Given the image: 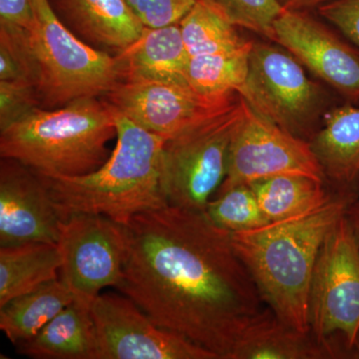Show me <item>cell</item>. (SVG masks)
<instances>
[{
    "instance_id": "6da1fadb",
    "label": "cell",
    "mask_w": 359,
    "mask_h": 359,
    "mask_svg": "<svg viewBox=\"0 0 359 359\" xmlns=\"http://www.w3.org/2000/svg\"><path fill=\"white\" fill-rule=\"evenodd\" d=\"M124 226L127 252L117 289L156 325L230 359L245 327L263 311L231 231L205 212L170 205Z\"/></svg>"
},
{
    "instance_id": "7a4b0ae2",
    "label": "cell",
    "mask_w": 359,
    "mask_h": 359,
    "mask_svg": "<svg viewBox=\"0 0 359 359\" xmlns=\"http://www.w3.org/2000/svg\"><path fill=\"white\" fill-rule=\"evenodd\" d=\"M355 196L353 189H341L309 214L231 233L233 249L263 302L302 334H311L309 299L321 247Z\"/></svg>"
},
{
    "instance_id": "3957f363",
    "label": "cell",
    "mask_w": 359,
    "mask_h": 359,
    "mask_svg": "<svg viewBox=\"0 0 359 359\" xmlns=\"http://www.w3.org/2000/svg\"><path fill=\"white\" fill-rule=\"evenodd\" d=\"M114 112L117 144L102 166L83 176L39 174L61 221L100 215L126 226L138 215L168 205L162 176L166 139Z\"/></svg>"
},
{
    "instance_id": "277c9868",
    "label": "cell",
    "mask_w": 359,
    "mask_h": 359,
    "mask_svg": "<svg viewBox=\"0 0 359 359\" xmlns=\"http://www.w3.org/2000/svg\"><path fill=\"white\" fill-rule=\"evenodd\" d=\"M116 135L113 108L88 97L56 109L37 108L1 130L0 156L43 176H83L108 160L107 144Z\"/></svg>"
},
{
    "instance_id": "5b68a950",
    "label": "cell",
    "mask_w": 359,
    "mask_h": 359,
    "mask_svg": "<svg viewBox=\"0 0 359 359\" xmlns=\"http://www.w3.org/2000/svg\"><path fill=\"white\" fill-rule=\"evenodd\" d=\"M30 34L35 88L44 109L88 97L102 98L120 82L115 56L80 39L62 22L49 0H33Z\"/></svg>"
},
{
    "instance_id": "8992f818",
    "label": "cell",
    "mask_w": 359,
    "mask_h": 359,
    "mask_svg": "<svg viewBox=\"0 0 359 359\" xmlns=\"http://www.w3.org/2000/svg\"><path fill=\"white\" fill-rule=\"evenodd\" d=\"M245 101L189 127L163 147V190L168 205L205 212L228 172L231 140L242 122Z\"/></svg>"
},
{
    "instance_id": "52a82bcc",
    "label": "cell",
    "mask_w": 359,
    "mask_h": 359,
    "mask_svg": "<svg viewBox=\"0 0 359 359\" xmlns=\"http://www.w3.org/2000/svg\"><path fill=\"white\" fill-rule=\"evenodd\" d=\"M276 42L254 41L249 72L238 95L252 109L302 140L311 141L328 111L320 84L302 65Z\"/></svg>"
},
{
    "instance_id": "ba28073f",
    "label": "cell",
    "mask_w": 359,
    "mask_h": 359,
    "mask_svg": "<svg viewBox=\"0 0 359 359\" xmlns=\"http://www.w3.org/2000/svg\"><path fill=\"white\" fill-rule=\"evenodd\" d=\"M313 339L334 351L332 335L340 334L347 351L359 340V245L346 215L327 233L321 247L309 299ZM335 353V351H334Z\"/></svg>"
},
{
    "instance_id": "9c48e42d",
    "label": "cell",
    "mask_w": 359,
    "mask_h": 359,
    "mask_svg": "<svg viewBox=\"0 0 359 359\" xmlns=\"http://www.w3.org/2000/svg\"><path fill=\"white\" fill-rule=\"evenodd\" d=\"M59 280L74 301L91 308L106 287L121 283L127 252L125 226L100 215H75L60 222Z\"/></svg>"
},
{
    "instance_id": "30bf717a",
    "label": "cell",
    "mask_w": 359,
    "mask_h": 359,
    "mask_svg": "<svg viewBox=\"0 0 359 359\" xmlns=\"http://www.w3.org/2000/svg\"><path fill=\"white\" fill-rule=\"evenodd\" d=\"M97 359H219L159 327L129 297L100 294L92 302Z\"/></svg>"
},
{
    "instance_id": "8fae6325",
    "label": "cell",
    "mask_w": 359,
    "mask_h": 359,
    "mask_svg": "<svg viewBox=\"0 0 359 359\" xmlns=\"http://www.w3.org/2000/svg\"><path fill=\"white\" fill-rule=\"evenodd\" d=\"M283 174L325 179L311 143L280 128L245 102L242 122L231 140L228 172L218 194Z\"/></svg>"
},
{
    "instance_id": "7c38bea8",
    "label": "cell",
    "mask_w": 359,
    "mask_h": 359,
    "mask_svg": "<svg viewBox=\"0 0 359 359\" xmlns=\"http://www.w3.org/2000/svg\"><path fill=\"white\" fill-rule=\"evenodd\" d=\"M238 96L212 100L197 93L189 82H119L102 99L135 124L168 139L223 112Z\"/></svg>"
},
{
    "instance_id": "4fadbf2b",
    "label": "cell",
    "mask_w": 359,
    "mask_h": 359,
    "mask_svg": "<svg viewBox=\"0 0 359 359\" xmlns=\"http://www.w3.org/2000/svg\"><path fill=\"white\" fill-rule=\"evenodd\" d=\"M276 43L294 55L346 103L359 105V49L309 11L283 9L273 25Z\"/></svg>"
},
{
    "instance_id": "5bb4252c",
    "label": "cell",
    "mask_w": 359,
    "mask_h": 359,
    "mask_svg": "<svg viewBox=\"0 0 359 359\" xmlns=\"http://www.w3.org/2000/svg\"><path fill=\"white\" fill-rule=\"evenodd\" d=\"M60 222L48 190L36 172L15 160L0 165V248L57 245Z\"/></svg>"
},
{
    "instance_id": "9a60e30c",
    "label": "cell",
    "mask_w": 359,
    "mask_h": 359,
    "mask_svg": "<svg viewBox=\"0 0 359 359\" xmlns=\"http://www.w3.org/2000/svg\"><path fill=\"white\" fill-rule=\"evenodd\" d=\"M59 20L90 46L116 56L146 26L125 0H49Z\"/></svg>"
},
{
    "instance_id": "2e32d148",
    "label": "cell",
    "mask_w": 359,
    "mask_h": 359,
    "mask_svg": "<svg viewBox=\"0 0 359 359\" xmlns=\"http://www.w3.org/2000/svg\"><path fill=\"white\" fill-rule=\"evenodd\" d=\"M115 57L120 82H188L190 56L179 23L146 27L140 39Z\"/></svg>"
},
{
    "instance_id": "e0dca14e",
    "label": "cell",
    "mask_w": 359,
    "mask_h": 359,
    "mask_svg": "<svg viewBox=\"0 0 359 359\" xmlns=\"http://www.w3.org/2000/svg\"><path fill=\"white\" fill-rule=\"evenodd\" d=\"M309 143L325 177L341 189L359 180V107L351 103L332 108Z\"/></svg>"
},
{
    "instance_id": "ac0fdd59",
    "label": "cell",
    "mask_w": 359,
    "mask_h": 359,
    "mask_svg": "<svg viewBox=\"0 0 359 359\" xmlns=\"http://www.w3.org/2000/svg\"><path fill=\"white\" fill-rule=\"evenodd\" d=\"M337 355L311 334L280 320L271 309H263L245 327L230 359H320Z\"/></svg>"
},
{
    "instance_id": "d6986e66",
    "label": "cell",
    "mask_w": 359,
    "mask_h": 359,
    "mask_svg": "<svg viewBox=\"0 0 359 359\" xmlns=\"http://www.w3.org/2000/svg\"><path fill=\"white\" fill-rule=\"evenodd\" d=\"M90 309L73 302L32 339L16 344L18 353L34 359H97Z\"/></svg>"
},
{
    "instance_id": "ffe728a7",
    "label": "cell",
    "mask_w": 359,
    "mask_h": 359,
    "mask_svg": "<svg viewBox=\"0 0 359 359\" xmlns=\"http://www.w3.org/2000/svg\"><path fill=\"white\" fill-rule=\"evenodd\" d=\"M61 264L56 244L32 243L0 248V306L57 280Z\"/></svg>"
},
{
    "instance_id": "44dd1931",
    "label": "cell",
    "mask_w": 359,
    "mask_h": 359,
    "mask_svg": "<svg viewBox=\"0 0 359 359\" xmlns=\"http://www.w3.org/2000/svg\"><path fill=\"white\" fill-rule=\"evenodd\" d=\"M249 186L269 223L316 211L332 197L325 192L323 181L306 175H276L257 180Z\"/></svg>"
},
{
    "instance_id": "7402d4cb",
    "label": "cell",
    "mask_w": 359,
    "mask_h": 359,
    "mask_svg": "<svg viewBox=\"0 0 359 359\" xmlns=\"http://www.w3.org/2000/svg\"><path fill=\"white\" fill-rule=\"evenodd\" d=\"M73 302L65 283L51 280L0 306V330L16 346L32 339Z\"/></svg>"
},
{
    "instance_id": "603a6c76",
    "label": "cell",
    "mask_w": 359,
    "mask_h": 359,
    "mask_svg": "<svg viewBox=\"0 0 359 359\" xmlns=\"http://www.w3.org/2000/svg\"><path fill=\"white\" fill-rule=\"evenodd\" d=\"M252 43L249 40L235 50L190 57L186 69L189 84L200 95L212 100H226L238 95L249 72Z\"/></svg>"
},
{
    "instance_id": "cb8c5ba5",
    "label": "cell",
    "mask_w": 359,
    "mask_h": 359,
    "mask_svg": "<svg viewBox=\"0 0 359 359\" xmlns=\"http://www.w3.org/2000/svg\"><path fill=\"white\" fill-rule=\"evenodd\" d=\"M179 25L190 57L235 50L249 41L238 34L237 26L199 0Z\"/></svg>"
},
{
    "instance_id": "d4e9b609",
    "label": "cell",
    "mask_w": 359,
    "mask_h": 359,
    "mask_svg": "<svg viewBox=\"0 0 359 359\" xmlns=\"http://www.w3.org/2000/svg\"><path fill=\"white\" fill-rule=\"evenodd\" d=\"M205 212L216 226L231 233L255 230L269 224L249 185L218 194L210 201Z\"/></svg>"
},
{
    "instance_id": "484cf974",
    "label": "cell",
    "mask_w": 359,
    "mask_h": 359,
    "mask_svg": "<svg viewBox=\"0 0 359 359\" xmlns=\"http://www.w3.org/2000/svg\"><path fill=\"white\" fill-rule=\"evenodd\" d=\"M231 25L245 28L275 42L273 25L283 13L280 0H199Z\"/></svg>"
},
{
    "instance_id": "4316f807",
    "label": "cell",
    "mask_w": 359,
    "mask_h": 359,
    "mask_svg": "<svg viewBox=\"0 0 359 359\" xmlns=\"http://www.w3.org/2000/svg\"><path fill=\"white\" fill-rule=\"evenodd\" d=\"M42 108L34 85L0 80V131Z\"/></svg>"
},
{
    "instance_id": "83f0119b",
    "label": "cell",
    "mask_w": 359,
    "mask_h": 359,
    "mask_svg": "<svg viewBox=\"0 0 359 359\" xmlns=\"http://www.w3.org/2000/svg\"><path fill=\"white\" fill-rule=\"evenodd\" d=\"M146 27L179 23L196 0H125Z\"/></svg>"
},
{
    "instance_id": "f1b7e54d",
    "label": "cell",
    "mask_w": 359,
    "mask_h": 359,
    "mask_svg": "<svg viewBox=\"0 0 359 359\" xmlns=\"http://www.w3.org/2000/svg\"><path fill=\"white\" fill-rule=\"evenodd\" d=\"M33 0H0V35L29 43L34 26Z\"/></svg>"
},
{
    "instance_id": "f546056e",
    "label": "cell",
    "mask_w": 359,
    "mask_h": 359,
    "mask_svg": "<svg viewBox=\"0 0 359 359\" xmlns=\"http://www.w3.org/2000/svg\"><path fill=\"white\" fill-rule=\"evenodd\" d=\"M318 13L359 49V0H330Z\"/></svg>"
},
{
    "instance_id": "4dcf8cb0",
    "label": "cell",
    "mask_w": 359,
    "mask_h": 359,
    "mask_svg": "<svg viewBox=\"0 0 359 359\" xmlns=\"http://www.w3.org/2000/svg\"><path fill=\"white\" fill-rule=\"evenodd\" d=\"M328 1H330V0H280L283 8L290 9V11H302L318 8V7Z\"/></svg>"
},
{
    "instance_id": "1f68e13d",
    "label": "cell",
    "mask_w": 359,
    "mask_h": 359,
    "mask_svg": "<svg viewBox=\"0 0 359 359\" xmlns=\"http://www.w3.org/2000/svg\"><path fill=\"white\" fill-rule=\"evenodd\" d=\"M346 217L351 223V229H353L354 237L359 245V196L356 195L355 198L351 201L346 211Z\"/></svg>"
},
{
    "instance_id": "d6a6232c",
    "label": "cell",
    "mask_w": 359,
    "mask_h": 359,
    "mask_svg": "<svg viewBox=\"0 0 359 359\" xmlns=\"http://www.w3.org/2000/svg\"><path fill=\"white\" fill-rule=\"evenodd\" d=\"M356 190H358V193H359V180L358 184H356Z\"/></svg>"
},
{
    "instance_id": "836d02e7",
    "label": "cell",
    "mask_w": 359,
    "mask_h": 359,
    "mask_svg": "<svg viewBox=\"0 0 359 359\" xmlns=\"http://www.w3.org/2000/svg\"><path fill=\"white\" fill-rule=\"evenodd\" d=\"M355 351H358V354L359 355V340H358V346H356Z\"/></svg>"
}]
</instances>
